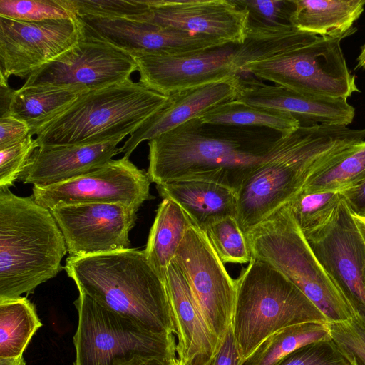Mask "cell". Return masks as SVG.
I'll return each mask as SVG.
<instances>
[{"label":"cell","mask_w":365,"mask_h":365,"mask_svg":"<svg viewBox=\"0 0 365 365\" xmlns=\"http://www.w3.org/2000/svg\"><path fill=\"white\" fill-rule=\"evenodd\" d=\"M249 12V20L267 25L289 24L293 0H234Z\"/></svg>","instance_id":"39"},{"label":"cell","mask_w":365,"mask_h":365,"mask_svg":"<svg viewBox=\"0 0 365 365\" xmlns=\"http://www.w3.org/2000/svg\"><path fill=\"white\" fill-rule=\"evenodd\" d=\"M30 134L29 126L10 113L0 116V149L25 139Z\"/></svg>","instance_id":"41"},{"label":"cell","mask_w":365,"mask_h":365,"mask_svg":"<svg viewBox=\"0 0 365 365\" xmlns=\"http://www.w3.org/2000/svg\"><path fill=\"white\" fill-rule=\"evenodd\" d=\"M342 200L339 192H309L301 190L288 204L298 226L306 235L325 226Z\"/></svg>","instance_id":"32"},{"label":"cell","mask_w":365,"mask_h":365,"mask_svg":"<svg viewBox=\"0 0 365 365\" xmlns=\"http://www.w3.org/2000/svg\"><path fill=\"white\" fill-rule=\"evenodd\" d=\"M41 326L34 305L26 297L0 301V357L23 355Z\"/></svg>","instance_id":"30"},{"label":"cell","mask_w":365,"mask_h":365,"mask_svg":"<svg viewBox=\"0 0 365 365\" xmlns=\"http://www.w3.org/2000/svg\"><path fill=\"white\" fill-rule=\"evenodd\" d=\"M130 78L82 93L36 133L38 148L98 144L131 135L172 101Z\"/></svg>","instance_id":"5"},{"label":"cell","mask_w":365,"mask_h":365,"mask_svg":"<svg viewBox=\"0 0 365 365\" xmlns=\"http://www.w3.org/2000/svg\"><path fill=\"white\" fill-rule=\"evenodd\" d=\"M220 259L227 263L245 264L252 259L251 250L235 217L220 220L205 231Z\"/></svg>","instance_id":"33"},{"label":"cell","mask_w":365,"mask_h":365,"mask_svg":"<svg viewBox=\"0 0 365 365\" xmlns=\"http://www.w3.org/2000/svg\"><path fill=\"white\" fill-rule=\"evenodd\" d=\"M328 322H307L284 328L266 339L243 365H278L304 346L331 341Z\"/></svg>","instance_id":"29"},{"label":"cell","mask_w":365,"mask_h":365,"mask_svg":"<svg viewBox=\"0 0 365 365\" xmlns=\"http://www.w3.org/2000/svg\"><path fill=\"white\" fill-rule=\"evenodd\" d=\"M160 197L172 200L187 215L194 225L202 231L216 222L236 218V193L210 182L176 180L156 185Z\"/></svg>","instance_id":"23"},{"label":"cell","mask_w":365,"mask_h":365,"mask_svg":"<svg viewBox=\"0 0 365 365\" xmlns=\"http://www.w3.org/2000/svg\"><path fill=\"white\" fill-rule=\"evenodd\" d=\"M278 365H359L356 360L334 341H321L301 347Z\"/></svg>","instance_id":"36"},{"label":"cell","mask_w":365,"mask_h":365,"mask_svg":"<svg viewBox=\"0 0 365 365\" xmlns=\"http://www.w3.org/2000/svg\"><path fill=\"white\" fill-rule=\"evenodd\" d=\"M331 341L353 356L359 365H365V313L352 318L328 322Z\"/></svg>","instance_id":"37"},{"label":"cell","mask_w":365,"mask_h":365,"mask_svg":"<svg viewBox=\"0 0 365 365\" xmlns=\"http://www.w3.org/2000/svg\"><path fill=\"white\" fill-rule=\"evenodd\" d=\"M33 136L29 134L21 142L0 149V190L14 185L31 155L38 148Z\"/></svg>","instance_id":"38"},{"label":"cell","mask_w":365,"mask_h":365,"mask_svg":"<svg viewBox=\"0 0 365 365\" xmlns=\"http://www.w3.org/2000/svg\"><path fill=\"white\" fill-rule=\"evenodd\" d=\"M82 36L109 43L125 52H190L227 45L202 35L172 30L133 19L77 16Z\"/></svg>","instance_id":"18"},{"label":"cell","mask_w":365,"mask_h":365,"mask_svg":"<svg viewBox=\"0 0 365 365\" xmlns=\"http://www.w3.org/2000/svg\"><path fill=\"white\" fill-rule=\"evenodd\" d=\"M83 293L104 308L129 318L146 329L175 335L163 281L135 248L69 256L63 267Z\"/></svg>","instance_id":"3"},{"label":"cell","mask_w":365,"mask_h":365,"mask_svg":"<svg viewBox=\"0 0 365 365\" xmlns=\"http://www.w3.org/2000/svg\"><path fill=\"white\" fill-rule=\"evenodd\" d=\"M133 57L109 43L82 36L71 48L34 71L21 88H63L84 93L130 78Z\"/></svg>","instance_id":"11"},{"label":"cell","mask_w":365,"mask_h":365,"mask_svg":"<svg viewBox=\"0 0 365 365\" xmlns=\"http://www.w3.org/2000/svg\"><path fill=\"white\" fill-rule=\"evenodd\" d=\"M289 24L318 36L352 34L364 9L365 0H293Z\"/></svg>","instance_id":"24"},{"label":"cell","mask_w":365,"mask_h":365,"mask_svg":"<svg viewBox=\"0 0 365 365\" xmlns=\"http://www.w3.org/2000/svg\"><path fill=\"white\" fill-rule=\"evenodd\" d=\"M0 365H26L24 355L14 357H0Z\"/></svg>","instance_id":"44"},{"label":"cell","mask_w":365,"mask_h":365,"mask_svg":"<svg viewBox=\"0 0 365 365\" xmlns=\"http://www.w3.org/2000/svg\"><path fill=\"white\" fill-rule=\"evenodd\" d=\"M125 137L98 144L45 146L36 148L19 180L36 187L68 181L93 171L120 153Z\"/></svg>","instance_id":"20"},{"label":"cell","mask_w":365,"mask_h":365,"mask_svg":"<svg viewBox=\"0 0 365 365\" xmlns=\"http://www.w3.org/2000/svg\"><path fill=\"white\" fill-rule=\"evenodd\" d=\"M239 76L232 81L212 83L171 96L172 101L167 107L158 111L130 135L120 148V153L129 158L143 141L150 140L191 119L199 118L217 105L235 100Z\"/></svg>","instance_id":"22"},{"label":"cell","mask_w":365,"mask_h":365,"mask_svg":"<svg viewBox=\"0 0 365 365\" xmlns=\"http://www.w3.org/2000/svg\"><path fill=\"white\" fill-rule=\"evenodd\" d=\"M151 182L147 171L123 156L68 181L34 186L32 197L48 210L58 205L109 203L138 211L145 201L154 198L150 192Z\"/></svg>","instance_id":"12"},{"label":"cell","mask_w":365,"mask_h":365,"mask_svg":"<svg viewBox=\"0 0 365 365\" xmlns=\"http://www.w3.org/2000/svg\"><path fill=\"white\" fill-rule=\"evenodd\" d=\"M283 135L267 128L207 123L195 118L149 140L147 173L156 185L202 180L237 193L274 155Z\"/></svg>","instance_id":"1"},{"label":"cell","mask_w":365,"mask_h":365,"mask_svg":"<svg viewBox=\"0 0 365 365\" xmlns=\"http://www.w3.org/2000/svg\"><path fill=\"white\" fill-rule=\"evenodd\" d=\"M351 215L365 242V217H358L352 213Z\"/></svg>","instance_id":"45"},{"label":"cell","mask_w":365,"mask_h":365,"mask_svg":"<svg viewBox=\"0 0 365 365\" xmlns=\"http://www.w3.org/2000/svg\"><path fill=\"white\" fill-rule=\"evenodd\" d=\"M192 224L184 210L172 200L164 198L159 204L143 252L163 281L187 228Z\"/></svg>","instance_id":"26"},{"label":"cell","mask_w":365,"mask_h":365,"mask_svg":"<svg viewBox=\"0 0 365 365\" xmlns=\"http://www.w3.org/2000/svg\"><path fill=\"white\" fill-rule=\"evenodd\" d=\"M66 241L50 210L0 190V301L32 294L63 269Z\"/></svg>","instance_id":"4"},{"label":"cell","mask_w":365,"mask_h":365,"mask_svg":"<svg viewBox=\"0 0 365 365\" xmlns=\"http://www.w3.org/2000/svg\"><path fill=\"white\" fill-rule=\"evenodd\" d=\"M318 36L302 31L290 24L267 25L248 19L244 41L237 45L233 63L239 74L242 68L314 41Z\"/></svg>","instance_id":"25"},{"label":"cell","mask_w":365,"mask_h":365,"mask_svg":"<svg viewBox=\"0 0 365 365\" xmlns=\"http://www.w3.org/2000/svg\"><path fill=\"white\" fill-rule=\"evenodd\" d=\"M81 37L78 19L24 21L0 17V85L31 73L74 46Z\"/></svg>","instance_id":"14"},{"label":"cell","mask_w":365,"mask_h":365,"mask_svg":"<svg viewBox=\"0 0 365 365\" xmlns=\"http://www.w3.org/2000/svg\"><path fill=\"white\" fill-rule=\"evenodd\" d=\"M235 100L289 113L301 125L306 126H347L355 115V109L346 98L302 93L280 86L265 84L252 76H239Z\"/></svg>","instance_id":"19"},{"label":"cell","mask_w":365,"mask_h":365,"mask_svg":"<svg viewBox=\"0 0 365 365\" xmlns=\"http://www.w3.org/2000/svg\"><path fill=\"white\" fill-rule=\"evenodd\" d=\"M173 365H193L192 363L177 357L175 360L173 361Z\"/></svg>","instance_id":"48"},{"label":"cell","mask_w":365,"mask_h":365,"mask_svg":"<svg viewBox=\"0 0 365 365\" xmlns=\"http://www.w3.org/2000/svg\"><path fill=\"white\" fill-rule=\"evenodd\" d=\"M365 178V140L334 155L314 170L302 190L309 192H340Z\"/></svg>","instance_id":"31"},{"label":"cell","mask_w":365,"mask_h":365,"mask_svg":"<svg viewBox=\"0 0 365 365\" xmlns=\"http://www.w3.org/2000/svg\"><path fill=\"white\" fill-rule=\"evenodd\" d=\"M304 237L326 273L365 313V242L346 202L325 226Z\"/></svg>","instance_id":"15"},{"label":"cell","mask_w":365,"mask_h":365,"mask_svg":"<svg viewBox=\"0 0 365 365\" xmlns=\"http://www.w3.org/2000/svg\"><path fill=\"white\" fill-rule=\"evenodd\" d=\"M163 282L175 327L178 357L193 365H205L220 341L205 323L187 280L173 260Z\"/></svg>","instance_id":"21"},{"label":"cell","mask_w":365,"mask_h":365,"mask_svg":"<svg viewBox=\"0 0 365 365\" xmlns=\"http://www.w3.org/2000/svg\"><path fill=\"white\" fill-rule=\"evenodd\" d=\"M84 92L63 88H20L14 91L9 105V113L25 122L30 135L71 106Z\"/></svg>","instance_id":"27"},{"label":"cell","mask_w":365,"mask_h":365,"mask_svg":"<svg viewBox=\"0 0 365 365\" xmlns=\"http://www.w3.org/2000/svg\"><path fill=\"white\" fill-rule=\"evenodd\" d=\"M339 192L354 215L365 217V178Z\"/></svg>","instance_id":"42"},{"label":"cell","mask_w":365,"mask_h":365,"mask_svg":"<svg viewBox=\"0 0 365 365\" xmlns=\"http://www.w3.org/2000/svg\"><path fill=\"white\" fill-rule=\"evenodd\" d=\"M364 139L365 129L339 125H300L284 135L274 155L236 193V220L242 232L246 235L289 202L314 170Z\"/></svg>","instance_id":"2"},{"label":"cell","mask_w":365,"mask_h":365,"mask_svg":"<svg viewBox=\"0 0 365 365\" xmlns=\"http://www.w3.org/2000/svg\"><path fill=\"white\" fill-rule=\"evenodd\" d=\"M245 235L252 257L284 275L322 312L328 322L347 320L360 312L315 257L288 203Z\"/></svg>","instance_id":"7"},{"label":"cell","mask_w":365,"mask_h":365,"mask_svg":"<svg viewBox=\"0 0 365 365\" xmlns=\"http://www.w3.org/2000/svg\"><path fill=\"white\" fill-rule=\"evenodd\" d=\"M150 8L133 19L163 28L240 45L245 37L248 11L234 0H150Z\"/></svg>","instance_id":"17"},{"label":"cell","mask_w":365,"mask_h":365,"mask_svg":"<svg viewBox=\"0 0 365 365\" xmlns=\"http://www.w3.org/2000/svg\"><path fill=\"white\" fill-rule=\"evenodd\" d=\"M14 93V90L11 89L9 85H0V116L9 113V105Z\"/></svg>","instance_id":"43"},{"label":"cell","mask_w":365,"mask_h":365,"mask_svg":"<svg viewBox=\"0 0 365 365\" xmlns=\"http://www.w3.org/2000/svg\"><path fill=\"white\" fill-rule=\"evenodd\" d=\"M173 261L187 279L205 323L220 341L232 324L236 279L229 275L205 232L193 224Z\"/></svg>","instance_id":"10"},{"label":"cell","mask_w":365,"mask_h":365,"mask_svg":"<svg viewBox=\"0 0 365 365\" xmlns=\"http://www.w3.org/2000/svg\"><path fill=\"white\" fill-rule=\"evenodd\" d=\"M76 16L133 19L146 13L150 0H65Z\"/></svg>","instance_id":"35"},{"label":"cell","mask_w":365,"mask_h":365,"mask_svg":"<svg viewBox=\"0 0 365 365\" xmlns=\"http://www.w3.org/2000/svg\"><path fill=\"white\" fill-rule=\"evenodd\" d=\"M356 68H365V43L361 46L357 57Z\"/></svg>","instance_id":"46"},{"label":"cell","mask_w":365,"mask_h":365,"mask_svg":"<svg viewBox=\"0 0 365 365\" xmlns=\"http://www.w3.org/2000/svg\"><path fill=\"white\" fill-rule=\"evenodd\" d=\"M139 365H173V363L160 359H150L143 362Z\"/></svg>","instance_id":"47"},{"label":"cell","mask_w":365,"mask_h":365,"mask_svg":"<svg viewBox=\"0 0 365 365\" xmlns=\"http://www.w3.org/2000/svg\"><path fill=\"white\" fill-rule=\"evenodd\" d=\"M199 118L207 123L267 128L283 135L292 133L301 125L299 121L289 113L255 106L237 100L217 105Z\"/></svg>","instance_id":"28"},{"label":"cell","mask_w":365,"mask_h":365,"mask_svg":"<svg viewBox=\"0 0 365 365\" xmlns=\"http://www.w3.org/2000/svg\"><path fill=\"white\" fill-rule=\"evenodd\" d=\"M74 305L78 319L73 365H139L150 359L173 363L178 357L173 334L150 331L81 292Z\"/></svg>","instance_id":"8"},{"label":"cell","mask_w":365,"mask_h":365,"mask_svg":"<svg viewBox=\"0 0 365 365\" xmlns=\"http://www.w3.org/2000/svg\"><path fill=\"white\" fill-rule=\"evenodd\" d=\"M344 36H318L314 41L245 66L242 73L305 94L348 98L359 92L341 41Z\"/></svg>","instance_id":"9"},{"label":"cell","mask_w":365,"mask_h":365,"mask_svg":"<svg viewBox=\"0 0 365 365\" xmlns=\"http://www.w3.org/2000/svg\"><path fill=\"white\" fill-rule=\"evenodd\" d=\"M237 45L190 52L133 53L140 82L167 96L240 76L233 63Z\"/></svg>","instance_id":"13"},{"label":"cell","mask_w":365,"mask_h":365,"mask_svg":"<svg viewBox=\"0 0 365 365\" xmlns=\"http://www.w3.org/2000/svg\"><path fill=\"white\" fill-rule=\"evenodd\" d=\"M62 232L69 256L130 248L136 210L120 204L58 205L50 210Z\"/></svg>","instance_id":"16"},{"label":"cell","mask_w":365,"mask_h":365,"mask_svg":"<svg viewBox=\"0 0 365 365\" xmlns=\"http://www.w3.org/2000/svg\"><path fill=\"white\" fill-rule=\"evenodd\" d=\"M0 17L24 21L77 19L65 0H0Z\"/></svg>","instance_id":"34"},{"label":"cell","mask_w":365,"mask_h":365,"mask_svg":"<svg viewBox=\"0 0 365 365\" xmlns=\"http://www.w3.org/2000/svg\"><path fill=\"white\" fill-rule=\"evenodd\" d=\"M307 322H328L322 312L284 275L252 257L236 279L232 328L242 359L275 332Z\"/></svg>","instance_id":"6"},{"label":"cell","mask_w":365,"mask_h":365,"mask_svg":"<svg viewBox=\"0 0 365 365\" xmlns=\"http://www.w3.org/2000/svg\"><path fill=\"white\" fill-rule=\"evenodd\" d=\"M230 325L211 359L205 365H243Z\"/></svg>","instance_id":"40"}]
</instances>
